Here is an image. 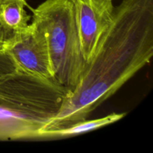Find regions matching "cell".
I'll use <instances>...</instances> for the list:
<instances>
[{"mask_svg":"<svg viewBox=\"0 0 153 153\" xmlns=\"http://www.w3.org/2000/svg\"><path fill=\"white\" fill-rule=\"evenodd\" d=\"M153 55V0H123L77 85L40 133L88 119L97 108L150 62Z\"/></svg>","mask_w":153,"mask_h":153,"instance_id":"6da1fadb","label":"cell"},{"mask_svg":"<svg viewBox=\"0 0 153 153\" xmlns=\"http://www.w3.org/2000/svg\"><path fill=\"white\" fill-rule=\"evenodd\" d=\"M31 22L44 34L54 79L72 91L87 63L82 55L72 0H46L33 8Z\"/></svg>","mask_w":153,"mask_h":153,"instance_id":"7a4b0ae2","label":"cell"},{"mask_svg":"<svg viewBox=\"0 0 153 153\" xmlns=\"http://www.w3.org/2000/svg\"><path fill=\"white\" fill-rule=\"evenodd\" d=\"M114 0H72L82 55L88 64L114 16Z\"/></svg>","mask_w":153,"mask_h":153,"instance_id":"3957f363","label":"cell"},{"mask_svg":"<svg viewBox=\"0 0 153 153\" xmlns=\"http://www.w3.org/2000/svg\"><path fill=\"white\" fill-rule=\"evenodd\" d=\"M4 50L10 54L19 70L43 79H54L46 37L31 21L26 32Z\"/></svg>","mask_w":153,"mask_h":153,"instance_id":"277c9868","label":"cell"},{"mask_svg":"<svg viewBox=\"0 0 153 153\" xmlns=\"http://www.w3.org/2000/svg\"><path fill=\"white\" fill-rule=\"evenodd\" d=\"M26 1L9 0L0 4V49H6L27 31L31 16L25 7Z\"/></svg>","mask_w":153,"mask_h":153,"instance_id":"5b68a950","label":"cell"},{"mask_svg":"<svg viewBox=\"0 0 153 153\" xmlns=\"http://www.w3.org/2000/svg\"><path fill=\"white\" fill-rule=\"evenodd\" d=\"M126 115V113H112L99 119H85L64 128L42 133L41 140L64 138V137L80 135L86 132L99 129L102 127L114 123L123 119Z\"/></svg>","mask_w":153,"mask_h":153,"instance_id":"8992f818","label":"cell"},{"mask_svg":"<svg viewBox=\"0 0 153 153\" xmlns=\"http://www.w3.org/2000/svg\"><path fill=\"white\" fill-rule=\"evenodd\" d=\"M18 69L17 65L10 54L4 49H0V77L13 73Z\"/></svg>","mask_w":153,"mask_h":153,"instance_id":"52a82bcc","label":"cell"},{"mask_svg":"<svg viewBox=\"0 0 153 153\" xmlns=\"http://www.w3.org/2000/svg\"><path fill=\"white\" fill-rule=\"evenodd\" d=\"M7 1H9V0H0V4H2V3L6 2ZM23 1H26V0H23Z\"/></svg>","mask_w":153,"mask_h":153,"instance_id":"ba28073f","label":"cell"}]
</instances>
